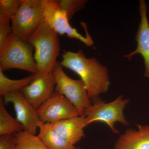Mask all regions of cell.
Listing matches in <instances>:
<instances>
[{
  "mask_svg": "<svg viewBox=\"0 0 149 149\" xmlns=\"http://www.w3.org/2000/svg\"><path fill=\"white\" fill-rule=\"evenodd\" d=\"M60 63L80 76L91 100L108 91L110 83L107 68L94 58H86L81 50L64 51Z\"/></svg>",
  "mask_w": 149,
  "mask_h": 149,
  "instance_id": "cell-1",
  "label": "cell"
},
{
  "mask_svg": "<svg viewBox=\"0 0 149 149\" xmlns=\"http://www.w3.org/2000/svg\"><path fill=\"white\" fill-rule=\"evenodd\" d=\"M58 35L45 21L28 40L35 49L34 59L40 75L52 72L58 63L61 47Z\"/></svg>",
  "mask_w": 149,
  "mask_h": 149,
  "instance_id": "cell-2",
  "label": "cell"
},
{
  "mask_svg": "<svg viewBox=\"0 0 149 149\" xmlns=\"http://www.w3.org/2000/svg\"><path fill=\"white\" fill-rule=\"evenodd\" d=\"M34 47L19 38L13 32L0 49V69H18L38 73Z\"/></svg>",
  "mask_w": 149,
  "mask_h": 149,
  "instance_id": "cell-3",
  "label": "cell"
},
{
  "mask_svg": "<svg viewBox=\"0 0 149 149\" xmlns=\"http://www.w3.org/2000/svg\"><path fill=\"white\" fill-rule=\"evenodd\" d=\"M92 101V104L85 110L83 114L85 127L93 123H103L113 132L118 133L119 132L114 126L115 123L119 122L125 126L130 124L123 114V110L129 102V99L124 100L121 95L110 102L102 100L100 97Z\"/></svg>",
  "mask_w": 149,
  "mask_h": 149,
  "instance_id": "cell-4",
  "label": "cell"
},
{
  "mask_svg": "<svg viewBox=\"0 0 149 149\" xmlns=\"http://www.w3.org/2000/svg\"><path fill=\"white\" fill-rule=\"evenodd\" d=\"M21 6L11 19L13 32L28 42L29 37L45 22L42 0H22Z\"/></svg>",
  "mask_w": 149,
  "mask_h": 149,
  "instance_id": "cell-5",
  "label": "cell"
},
{
  "mask_svg": "<svg viewBox=\"0 0 149 149\" xmlns=\"http://www.w3.org/2000/svg\"><path fill=\"white\" fill-rule=\"evenodd\" d=\"M45 21L58 35L65 34L70 39L78 40L88 47L93 45L94 42L89 34L85 22L81 24L85 29L86 37L78 33L77 29L71 27L66 12L59 6L56 0H42Z\"/></svg>",
  "mask_w": 149,
  "mask_h": 149,
  "instance_id": "cell-6",
  "label": "cell"
},
{
  "mask_svg": "<svg viewBox=\"0 0 149 149\" xmlns=\"http://www.w3.org/2000/svg\"><path fill=\"white\" fill-rule=\"evenodd\" d=\"M55 79V91L60 93L71 102L80 116L92 104L85 84L81 80H75L68 76L60 63L58 62L52 71Z\"/></svg>",
  "mask_w": 149,
  "mask_h": 149,
  "instance_id": "cell-7",
  "label": "cell"
},
{
  "mask_svg": "<svg viewBox=\"0 0 149 149\" xmlns=\"http://www.w3.org/2000/svg\"><path fill=\"white\" fill-rule=\"evenodd\" d=\"M37 111L43 123H55L80 116L73 104L56 91Z\"/></svg>",
  "mask_w": 149,
  "mask_h": 149,
  "instance_id": "cell-8",
  "label": "cell"
},
{
  "mask_svg": "<svg viewBox=\"0 0 149 149\" xmlns=\"http://www.w3.org/2000/svg\"><path fill=\"white\" fill-rule=\"evenodd\" d=\"M3 97L5 104H13L17 120L23 125L24 131L36 135L37 128L43 123L38 116L37 110L27 101L21 91L11 92Z\"/></svg>",
  "mask_w": 149,
  "mask_h": 149,
  "instance_id": "cell-9",
  "label": "cell"
},
{
  "mask_svg": "<svg viewBox=\"0 0 149 149\" xmlns=\"http://www.w3.org/2000/svg\"><path fill=\"white\" fill-rule=\"evenodd\" d=\"M55 79L53 72L38 76L20 91L25 99L37 110L52 95L55 91Z\"/></svg>",
  "mask_w": 149,
  "mask_h": 149,
  "instance_id": "cell-10",
  "label": "cell"
},
{
  "mask_svg": "<svg viewBox=\"0 0 149 149\" xmlns=\"http://www.w3.org/2000/svg\"><path fill=\"white\" fill-rule=\"evenodd\" d=\"M141 21L136 36L137 47L135 51L124 57L128 60L131 59L136 54H141L145 62V77L149 78V22L147 16L148 10L146 1L141 0L139 5Z\"/></svg>",
  "mask_w": 149,
  "mask_h": 149,
  "instance_id": "cell-11",
  "label": "cell"
},
{
  "mask_svg": "<svg viewBox=\"0 0 149 149\" xmlns=\"http://www.w3.org/2000/svg\"><path fill=\"white\" fill-rule=\"evenodd\" d=\"M48 123L60 136L74 146L85 136L84 116H78L55 123Z\"/></svg>",
  "mask_w": 149,
  "mask_h": 149,
  "instance_id": "cell-12",
  "label": "cell"
},
{
  "mask_svg": "<svg viewBox=\"0 0 149 149\" xmlns=\"http://www.w3.org/2000/svg\"><path fill=\"white\" fill-rule=\"evenodd\" d=\"M138 129L128 128L120 135L114 149H149V125H138Z\"/></svg>",
  "mask_w": 149,
  "mask_h": 149,
  "instance_id": "cell-13",
  "label": "cell"
},
{
  "mask_svg": "<svg viewBox=\"0 0 149 149\" xmlns=\"http://www.w3.org/2000/svg\"><path fill=\"white\" fill-rule=\"evenodd\" d=\"M49 149H74V145L68 142L52 129L48 123H42L38 136Z\"/></svg>",
  "mask_w": 149,
  "mask_h": 149,
  "instance_id": "cell-14",
  "label": "cell"
},
{
  "mask_svg": "<svg viewBox=\"0 0 149 149\" xmlns=\"http://www.w3.org/2000/svg\"><path fill=\"white\" fill-rule=\"evenodd\" d=\"M24 130L23 125L11 116L5 107L3 98H0V135L15 134Z\"/></svg>",
  "mask_w": 149,
  "mask_h": 149,
  "instance_id": "cell-15",
  "label": "cell"
},
{
  "mask_svg": "<svg viewBox=\"0 0 149 149\" xmlns=\"http://www.w3.org/2000/svg\"><path fill=\"white\" fill-rule=\"evenodd\" d=\"M37 76L38 73H36L23 79L11 80L7 77L3 70L0 69V95L3 97L9 93L21 91L22 88L30 84Z\"/></svg>",
  "mask_w": 149,
  "mask_h": 149,
  "instance_id": "cell-16",
  "label": "cell"
},
{
  "mask_svg": "<svg viewBox=\"0 0 149 149\" xmlns=\"http://www.w3.org/2000/svg\"><path fill=\"white\" fill-rule=\"evenodd\" d=\"M15 149H49L37 136L23 131L15 134Z\"/></svg>",
  "mask_w": 149,
  "mask_h": 149,
  "instance_id": "cell-17",
  "label": "cell"
},
{
  "mask_svg": "<svg viewBox=\"0 0 149 149\" xmlns=\"http://www.w3.org/2000/svg\"><path fill=\"white\" fill-rule=\"evenodd\" d=\"M22 0H1L0 19L8 18L11 20L21 6Z\"/></svg>",
  "mask_w": 149,
  "mask_h": 149,
  "instance_id": "cell-18",
  "label": "cell"
},
{
  "mask_svg": "<svg viewBox=\"0 0 149 149\" xmlns=\"http://www.w3.org/2000/svg\"><path fill=\"white\" fill-rule=\"evenodd\" d=\"M61 9L66 12L69 19L74 14L85 7L88 1L86 0H56Z\"/></svg>",
  "mask_w": 149,
  "mask_h": 149,
  "instance_id": "cell-19",
  "label": "cell"
},
{
  "mask_svg": "<svg viewBox=\"0 0 149 149\" xmlns=\"http://www.w3.org/2000/svg\"><path fill=\"white\" fill-rule=\"evenodd\" d=\"M10 21L8 18L0 19V49L4 45L13 32Z\"/></svg>",
  "mask_w": 149,
  "mask_h": 149,
  "instance_id": "cell-20",
  "label": "cell"
},
{
  "mask_svg": "<svg viewBox=\"0 0 149 149\" xmlns=\"http://www.w3.org/2000/svg\"><path fill=\"white\" fill-rule=\"evenodd\" d=\"M0 149H15V134L1 136Z\"/></svg>",
  "mask_w": 149,
  "mask_h": 149,
  "instance_id": "cell-21",
  "label": "cell"
},
{
  "mask_svg": "<svg viewBox=\"0 0 149 149\" xmlns=\"http://www.w3.org/2000/svg\"><path fill=\"white\" fill-rule=\"evenodd\" d=\"M74 149H81L80 148H76V147H75V148H74Z\"/></svg>",
  "mask_w": 149,
  "mask_h": 149,
  "instance_id": "cell-22",
  "label": "cell"
},
{
  "mask_svg": "<svg viewBox=\"0 0 149 149\" xmlns=\"http://www.w3.org/2000/svg\"></svg>",
  "mask_w": 149,
  "mask_h": 149,
  "instance_id": "cell-23",
  "label": "cell"
}]
</instances>
